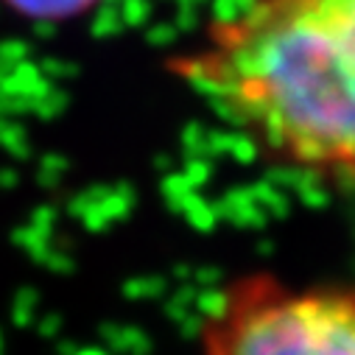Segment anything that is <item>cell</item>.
I'll return each instance as SVG.
<instances>
[{
  "instance_id": "obj_1",
  "label": "cell",
  "mask_w": 355,
  "mask_h": 355,
  "mask_svg": "<svg viewBox=\"0 0 355 355\" xmlns=\"http://www.w3.org/2000/svg\"><path fill=\"white\" fill-rule=\"evenodd\" d=\"M171 70L269 159L355 180V0H246Z\"/></svg>"
},
{
  "instance_id": "obj_2",
  "label": "cell",
  "mask_w": 355,
  "mask_h": 355,
  "mask_svg": "<svg viewBox=\"0 0 355 355\" xmlns=\"http://www.w3.org/2000/svg\"><path fill=\"white\" fill-rule=\"evenodd\" d=\"M202 355H355V283L238 277L202 319Z\"/></svg>"
},
{
  "instance_id": "obj_3",
  "label": "cell",
  "mask_w": 355,
  "mask_h": 355,
  "mask_svg": "<svg viewBox=\"0 0 355 355\" xmlns=\"http://www.w3.org/2000/svg\"><path fill=\"white\" fill-rule=\"evenodd\" d=\"M6 6L26 17H40V20H62L87 12L98 0H3Z\"/></svg>"
}]
</instances>
